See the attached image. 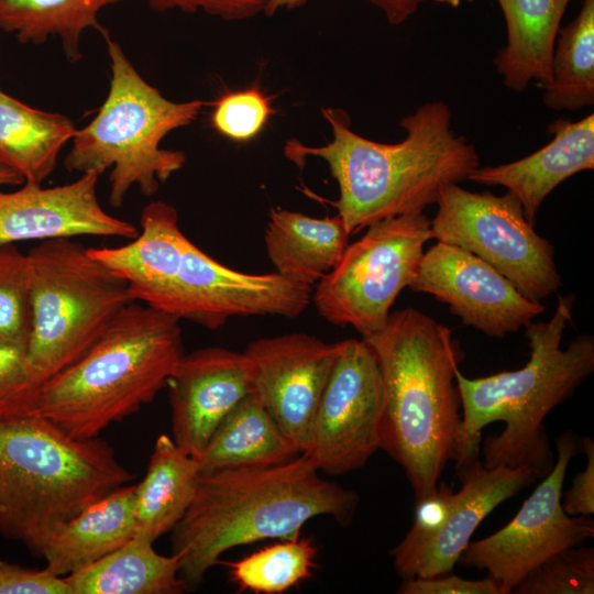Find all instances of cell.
Wrapping results in <instances>:
<instances>
[{
    "mask_svg": "<svg viewBox=\"0 0 594 594\" xmlns=\"http://www.w3.org/2000/svg\"><path fill=\"white\" fill-rule=\"evenodd\" d=\"M362 339L383 380L381 450L403 468L421 501L436 491L449 460L458 471L480 459L459 414L455 371L463 353L449 328L410 307L391 312L382 329Z\"/></svg>",
    "mask_w": 594,
    "mask_h": 594,
    "instance_id": "1",
    "label": "cell"
},
{
    "mask_svg": "<svg viewBox=\"0 0 594 594\" xmlns=\"http://www.w3.org/2000/svg\"><path fill=\"white\" fill-rule=\"evenodd\" d=\"M322 114L332 140L315 147L293 140L285 154L295 162L315 156L328 164L339 187L331 204L350 235L386 218L422 212L437 204L446 185L469 179L480 166L474 145L452 130L442 101L426 102L403 118L406 136L394 144L354 133L340 111L322 109Z\"/></svg>",
    "mask_w": 594,
    "mask_h": 594,
    "instance_id": "2",
    "label": "cell"
},
{
    "mask_svg": "<svg viewBox=\"0 0 594 594\" xmlns=\"http://www.w3.org/2000/svg\"><path fill=\"white\" fill-rule=\"evenodd\" d=\"M140 227L124 245L88 248L127 283L133 301L210 330L232 317L296 318L311 301L310 286L276 272L243 273L210 257L183 233L177 210L163 200L143 208Z\"/></svg>",
    "mask_w": 594,
    "mask_h": 594,
    "instance_id": "3",
    "label": "cell"
},
{
    "mask_svg": "<svg viewBox=\"0 0 594 594\" xmlns=\"http://www.w3.org/2000/svg\"><path fill=\"white\" fill-rule=\"evenodd\" d=\"M358 505L354 491L323 479L304 453L272 466L200 473L195 497L172 530V554L188 588H195L226 551L297 537L318 516L346 526Z\"/></svg>",
    "mask_w": 594,
    "mask_h": 594,
    "instance_id": "4",
    "label": "cell"
},
{
    "mask_svg": "<svg viewBox=\"0 0 594 594\" xmlns=\"http://www.w3.org/2000/svg\"><path fill=\"white\" fill-rule=\"evenodd\" d=\"M573 302L574 296H561L548 321H530L524 327L530 348L524 367L476 378L455 371L469 449L480 453L482 428L505 422L501 433L483 441L486 469L528 466L537 479L552 470L554 458L543 419L571 398L594 371L592 334H579L565 349L560 348Z\"/></svg>",
    "mask_w": 594,
    "mask_h": 594,
    "instance_id": "5",
    "label": "cell"
},
{
    "mask_svg": "<svg viewBox=\"0 0 594 594\" xmlns=\"http://www.w3.org/2000/svg\"><path fill=\"white\" fill-rule=\"evenodd\" d=\"M184 354L179 319L132 301L78 360L42 384L34 416L74 438L99 437L151 403Z\"/></svg>",
    "mask_w": 594,
    "mask_h": 594,
    "instance_id": "6",
    "label": "cell"
},
{
    "mask_svg": "<svg viewBox=\"0 0 594 594\" xmlns=\"http://www.w3.org/2000/svg\"><path fill=\"white\" fill-rule=\"evenodd\" d=\"M110 444L78 439L41 417L0 421V536L43 557L53 536L132 481Z\"/></svg>",
    "mask_w": 594,
    "mask_h": 594,
    "instance_id": "7",
    "label": "cell"
},
{
    "mask_svg": "<svg viewBox=\"0 0 594 594\" xmlns=\"http://www.w3.org/2000/svg\"><path fill=\"white\" fill-rule=\"evenodd\" d=\"M110 58V87L96 117L72 139L64 158L68 172L109 174V204L120 208L133 186L157 193L186 163L182 151L161 148L172 131L191 124L206 102H175L146 82L121 46L103 32Z\"/></svg>",
    "mask_w": 594,
    "mask_h": 594,
    "instance_id": "8",
    "label": "cell"
},
{
    "mask_svg": "<svg viewBox=\"0 0 594 594\" xmlns=\"http://www.w3.org/2000/svg\"><path fill=\"white\" fill-rule=\"evenodd\" d=\"M28 256L33 324L25 361L43 384L78 360L133 300L127 283L73 238L40 241Z\"/></svg>",
    "mask_w": 594,
    "mask_h": 594,
    "instance_id": "9",
    "label": "cell"
},
{
    "mask_svg": "<svg viewBox=\"0 0 594 594\" xmlns=\"http://www.w3.org/2000/svg\"><path fill=\"white\" fill-rule=\"evenodd\" d=\"M431 239V220L424 212L372 223L312 287L318 314L331 324L353 327L362 337L378 331L399 293L417 276L424 245Z\"/></svg>",
    "mask_w": 594,
    "mask_h": 594,
    "instance_id": "10",
    "label": "cell"
},
{
    "mask_svg": "<svg viewBox=\"0 0 594 594\" xmlns=\"http://www.w3.org/2000/svg\"><path fill=\"white\" fill-rule=\"evenodd\" d=\"M437 205L433 239L479 256L529 299L540 301L559 289L554 248L535 231L512 193L495 196L449 184Z\"/></svg>",
    "mask_w": 594,
    "mask_h": 594,
    "instance_id": "11",
    "label": "cell"
},
{
    "mask_svg": "<svg viewBox=\"0 0 594 594\" xmlns=\"http://www.w3.org/2000/svg\"><path fill=\"white\" fill-rule=\"evenodd\" d=\"M557 460L550 473L522 503L515 517L493 535L468 544L458 559L463 566L486 570L505 594L550 556L583 544L594 536L591 516H570L561 505L568 465L579 448L574 431L556 441Z\"/></svg>",
    "mask_w": 594,
    "mask_h": 594,
    "instance_id": "12",
    "label": "cell"
},
{
    "mask_svg": "<svg viewBox=\"0 0 594 594\" xmlns=\"http://www.w3.org/2000/svg\"><path fill=\"white\" fill-rule=\"evenodd\" d=\"M383 408V380L374 351L363 339L344 340L302 453L320 473L343 475L361 469L381 449Z\"/></svg>",
    "mask_w": 594,
    "mask_h": 594,
    "instance_id": "13",
    "label": "cell"
},
{
    "mask_svg": "<svg viewBox=\"0 0 594 594\" xmlns=\"http://www.w3.org/2000/svg\"><path fill=\"white\" fill-rule=\"evenodd\" d=\"M343 341L327 343L304 332L260 338L244 354L253 391L293 448L304 452L309 429Z\"/></svg>",
    "mask_w": 594,
    "mask_h": 594,
    "instance_id": "14",
    "label": "cell"
},
{
    "mask_svg": "<svg viewBox=\"0 0 594 594\" xmlns=\"http://www.w3.org/2000/svg\"><path fill=\"white\" fill-rule=\"evenodd\" d=\"M409 288L432 295L463 324L494 338L518 331L544 310L479 256L439 241L424 252Z\"/></svg>",
    "mask_w": 594,
    "mask_h": 594,
    "instance_id": "15",
    "label": "cell"
},
{
    "mask_svg": "<svg viewBox=\"0 0 594 594\" xmlns=\"http://www.w3.org/2000/svg\"><path fill=\"white\" fill-rule=\"evenodd\" d=\"M457 473L461 490L453 493L441 525L420 539L402 540L392 549L394 569L403 580L451 572L482 520L537 480L528 466L486 469L480 459Z\"/></svg>",
    "mask_w": 594,
    "mask_h": 594,
    "instance_id": "16",
    "label": "cell"
},
{
    "mask_svg": "<svg viewBox=\"0 0 594 594\" xmlns=\"http://www.w3.org/2000/svg\"><path fill=\"white\" fill-rule=\"evenodd\" d=\"M172 438L195 459L222 420L253 392L244 352L202 348L185 353L166 382Z\"/></svg>",
    "mask_w": 594,
    "mask_h": 594,
    "instance_id": "17",
    "label": "cell"
},
{
    "mask_svg": "<svg viewBox=\"0 0 594 594\" xmlns=\"http://www.w3.org/2000/svg\"><path fill=\"white\" fill-rule=\"evenodd\" d=\"M97 183V175L82 174L61 186L24 182L18 190H0V245L79 235L134 239L140 230L133 223L101 207Z\"/></svg>",
    "mask_w": 594,
    "mask_h": 594,
    "instance_id": "18",
    "label": "cell"
},
{
    "mask_svg": "<svg viewBox=\"0 0 594 594\" xmlns=\"http://www.w3.org/2000/svg\"><path fill=\"white\" fill-rule=\"evenodd\" d=\"M552 140L535 153L512 163L479 166L469 179L504 186L521 204L535 224L546 197L566 178L594 167V114L579 121L558 120L549 127Z\"/></svg>",
    "mask_w": 594,
    "mask_h": 594,
    "instance_id": "19",
    "label": "cell"
},
{
    "mask_svg": "<svg viewBox=\"0 0 594 594\" xmlns=\"http://www.w3.org/2000/svg\"><path fill=\"white\" fill-rule=\"evenodd\" d=\"M340 216L314 218L280 208L270 211L264 242L275 272L314 287L332 271L349 245Z\"/></svg>",
    "mask_w": 594,
    "mask_h": 594,
    "instance_id": "20",
    "label": "cell"
},
{
    "mask_svg": "<svg viewBox=\"0 0 594 594\" xmlns=\"http://www.w3.org/2000/svg\"><path fill=\"white\" fill-rule=\"evenodd\" d=\"M135 485H122L68 520L51 539L45 569L64 578L127 543L135 534Z\"/></svg>",
    "mask_w": 594,
    "mask_h": 594,
    "instance_id": "21",
    "label": "cell"
},
{
    "mask_svg": "<svg viewBox=\"0 0 594 594\" xmlns=\"http://www.w3.org/2000/svg\"><path fill=\"white\" fill-rule=\"evenodd\" d=\"M507 43L494 59L504 85L522 92L532 81L546 88L560 22L570 0H497Z\"/></svg>",
    "mask_w": 594,
    "mask_h": 594,
    "instance_id": "22",
    "label": "cell"
},
{
    "mask_svg": "<svg viewBox=\"0 0 594 594\" xmlns=\"http://www.w3.org/2000/svg\"><path fill=\"white\" fill-rule=\"evenodd\" d=\"M199 479L197 460L170 436L160 435L145 476L135 485L134 536L155 542L172 531L191 504Z\"/></svg>",
    "mask_w": 594,
    "mask_h": 594,
    "instance_id": "23",
    "label": "cell"
},
{
    "mask_svg": "<svg viewBox=\"0 0 594 594\" xmlns=\"http://www.w3.org/2000/svg\"><path fill=\"white\" fill-rule=\"evenodd\" d=\"M298 454L253 391L222 420L196 460L200 473H207L277 465Z\"/></svg>",
    "mask_w": 594,
    "mask_h": 594,
    "instance_id": "24",
    "label": "cell"
},
{
    "mask_svg": "<svg viewBox=\"0 0 594 594\" xmlns=\"http://www.w3.org/2000/svg\"><path fill=\"white\" fill-rule=\"evenodd\" d=\"M133 536L95 563L64 576L72 594H180L189 590L176 556Z\"/></svg>",
    "mask_w": 594,
    "mask_h": 594,
    "instance_id": "25",
    "label": "cell"
},
{
    "mask_svg": "<svg viewBox=\"0 0 594 594\" xmlns=\"http://www.w3.org/2000/svg\"><path fill=\"white\" fill-rule=\"evenodd\" d=\"M75 132L69 118L35 109L3 91L0 94V163L24 182L42 185Z\"/></svg>",
    "mask_w": 594,
    "mask_h": 594,
    "instance_id": "26",
    "label": "cell"
},
{
    "mask_svg": "<svg viewBox=\"0 0 594 594\" xmlns=\"http://www.w3.org/2000/svg\"><path fill=\"white\" fill-rule=\"evenodd\" d=\"M123 0H0V30L24 44H42L52 36L61 40L65 57L81 58L79 47L85 30H106L98 13Z\"/></svg>",
    "mask_w": 594,
    "mask_h": 594,
    "instance_id": "27",
    "label": "cell"
},
{
    "mask_svg": "<svg viewBox=\"0 0 594 594\" xmlns=\"http://www.w3.org/2000/svg\"><path fill=\"white\" fill-rule=\"evenodd\" d=\"M558 33L542 100L552 110L575 111L594 102V0H583L576 18Z\"/></svg>",
    "mask_w": 594,
    "mask_h": 594,
    "instance_id": "28",
    "label": "cell"
},
{
    "mask_svg": "<svg viewBox=\"0 0 594 594\" xmlns=\"http://www.w3.org/2000/svg\"><path fill=\"white\" fill-rule=\"evenodd\" d=\"M317 548L299 536L227 562L231 581L242 591L279 594L310 578Z\"/></svg>",
    "mask_w": 594,
    "mask_h": 594,
    "instance_id": "29",
    "label": "cell"
},
{
    "mask_svg": "<svg viewBox=\"0 0 594 594\" xmlns=\"http://www.w3.org/2000/svg\"><path fill=\"white\" fill-rule=\"evenodd\" d=\"M33 324L32 270L16 244L0 245V342L26 350Z\"/></svg>",
    "mask_w": 594,
    "mask_h": 594,
    "instance_id": "30",
    "label": "cell"
},
{
    "mask_svg": "<svg viewBox=\"0 0 594 594\" xmlns=\"http://www.w3.org/2000/svg\"><path fill=\"white\" fill-rule=\"evenodd\" d=\"M515 594H593L594 549H563L529 571L513 588Z\"/></svg>",
    "mask_w": 594,
    "mask_h": 594,
    "instance_id": "31",
    "label": "cell"
},
{
    "mask_svg": "<svg viewBox=\"0 0 594 594\" xmlns=\"http://www.w3.org/2000/svg\"><path fill=\"white\" fill-rule=\"evenodd\" d=\"M212 105V127L218 133L235 142H246L255 138L273 113L270 98L257 86L227 92Z\"/></svg>",
    "mask_w": 594,
    "mask_h": 594,
    "instance_id": "32",
    "label": "cell"
},
{
    "mask_svg": "<svg viewBox=\"0 0 594 594\" xmlns=\"http://www.w3.org/2000/svg\"><path fill=\"white\" fill-rule=\"evenodd\" d=\"M41 386L28 367L25 350L0 342V421L33 417Z\"/></svg>",
    "mask_w": 594,
    "mask_h": 594,
    "instance_id": "33",
    "label": "cell"
},
{
    "mask_svg": "<svg viewBox=\"0 0 594 594\" xmlns=\"http://www.w3.org/2000/svg\"><path fill=\"white\" fill-rule=\"evenodd\" d=\"M0 594H72L64 578L45 568L29 569L0 560Z\"/></svg>",
    "mask_w": 594,
    "mask_h": 594,
    "instance_id": "34",
    "label": "cell"
},
{
    "mask_svg": "<svg viewBox=\"0 0 594 594\" xmlns=\"http://www.w3.org/2000/svg\"><path fill=\"white\" fill-rule=\"evenodd\" d=\"M156 11L182 10L186 13L202 11L227 21H241L264 13L268 0H147Z\"/></svg>",
    "mask_w": 594,
    "mask_h": 594,
    "instance_id": "35",
    "label": "cell"
},
{
    "mask_svg": "<svg viewBox=\"0 0 594 594\" xmlns=\"http://www.w3.org/2000/svg\"><path fill=\"white\" fill-rule=\"evenodd\" d=\"M399 594H505L492 578L468 580L450 572L431 576L403 580Z\"/></svg>",
    "mask_w": 594,
    "mask_h": 594,
    "instance_id": "36",
    "label": "cell"
},
{
    "mask_svg": "<svg viewBox=\"0 0 594 594\" xmlns=\"http://www.w3.org/2000/svg\"><path fill=\"white\" fill-rule=\"evenodd\" d=\"M586 454L585 469L579 472L571 487L561 496V505L570 516H591L594 513V442L585 436L579 439Z\"/></svg>",
    "mask_w": 594,
    "mask_h": 594,
    "instance_id": "37",
    "label": "cell"
},
{
    "mask_svg": "<svg viewBox=\"0 0 594 594\" xmlns=\"http://www.w3.org/2000/svg\"><path fill=\"white\" fill-rule=\"evenodd\" d=\"M383 11L391 24H400L414 14L425 0H365Z\"/></svg>",
    "mask_w": 594,
    "mask_h": 594,
    "instance_id": "38",
    "label": "cell"
},
{
    "mask_svg": "<svg viewBox=\"0 0 594 594\" xmlns=\"http://www.w3.org/2000/svg\"><path fill=\"white\" fill-rule=\"evenodd\" d=\"M308 0H268L264 13L273 15L278 10H293L304 6Z\"/></svg>",
    "mask_w": 594,
    "mask_h": 594,
    "instance_id": "39",
    "label": "cell"
},
{
    "mask_svg": "<svg viewBox=\"0 0 594 594\" xmlns=\"http://www.w3.org/2000/svg\"><path fill=\"white\" fill-rule=\"evenodd\" d=\"M24 183L22 176L0 163V186H19Z\"/></svg>",
    "mask_w": 594,
    "mask_h": 594,
    "instance_id": "40",
    "label": "cell"
},
{
    "mask_svg": "<svg viewBox=\"0 0 594 594\" xmlns=\"http://www.w3.org/2000/svg\"><path fill=\"white\" fill-rule=\"evenodd\" d=\"M435 1L447 3V4H450L452 7H458L461 3V1H463V0H435ZM466 1H472V0H466Z\"/></svg>",
    "mask_w": 594,
    "mask_h": 594,
    "instance_id": "41",
    "label": "cell"
},
{
    "mask_svg": "<svg viewBox=\"0 0 594 594\" xmlns=\"http://www.w3.org/2000/svg\"><path fill=\"white\" fill-rule=\"evenodd\" d=\"M2 92V90L0 89V94Z\"/></svg>",
    "mask_w": 594,
    "mask_h": 594,
    "instance_id": "42",
    "label": "cell"
}]
</instances>
